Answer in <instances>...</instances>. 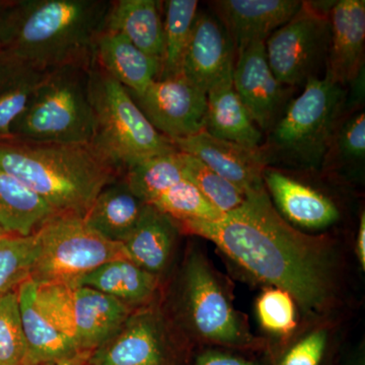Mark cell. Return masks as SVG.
<instances>
[{"mask_svg": "<svg viewBox=\"0 0 365 365\" xmlns=\"http://www.w3.org/2000/svg\"><path fill=\"white\" fill-rule=\"evenodd\" d=\"M182 281L185 314L199 337L223 345L249 342L241 319L202 255H190Z\"/></svg>", "mask_w": 365, "mask_h": 365, "instance_id": "9c48e42d", "label": "cell"}, {"mask_svg": "<svg viewBox=\"0 0 365 365\" xmlns=\"http://www.w3.org/2000/svg\"><path fill=\"white\" fill-rule=\"evenodd\" d=\"M326 344L325 331L309 334L287 352L280 365H319Z\"/></svg>", "mask_w": 365, "mask_h": 365, "instance_id": "d590c367", "label": "cell"}, {"mask_svg": "<svg viewBox=\"0 0 365 365\" xmlns=\"http://www.w3.org/2000/svg\"><path fill=\"white\" fill-rule=\"evenodd\" d=\"M197 0H168L163 2V54L158 79L181 76L182 59L188 47L197 16Z\"/></svg>", "mask_w": 365, "mask_h": 365, "instance_id": "83f0119b", "label": "cell"}, {"mask_svg": "<svg viewBox=\"0 0 365 365\" xmlns=\"http://www.w3.org/2000/svg\"><path fill=\"white\" fill-rule=\"evenodd\" d=\"M357 255L362 268H365V216H360L359 235H357Z\"/></svg>", "mask_w": 365, "mask_h": 365, "instance_id": "74e56055", "label": "cell"}, {"mask_svg": "<svg viewBox=\"0 0 365 365\" xmlns=\"http://www.w3.org/2000/svg\"><path fill=\"white\" fill-rule=\"evenodd\" d=\"M93 63L135 96L157 81L162 68L160 60L145 54L124 36L107 31L96 41Z\"/></svg>", "mask_w": 365, "mask_h": 365, "instance_id": "ffe728a7", "label": "cell"}, {"mask_svg": "<svg viewBox=\"0 0 365 365\" xmlns=\"http://www.w3.org/2000/svg\"><path fill=\"white\" fill-rule=\"evenodd\" d=\"M163 1H111L103 31L124 36L138 49L162 62L163 54Z\"/></svg>", "mask_w": 365, "mask_h": 365, "instance_id": "7402d4cb", "label": "cell"}, {"mask_svg": "<svg viewBox=\"0 0 365 365\" xmlns=\"http://www.w3.org/2000/svg\"><path fill=\"white\" fill-rule=\"evenodd\" d=\"M162 322L153 311L131 314L119 332L90 353L88 365H165Z\"/></svg>", "mask_w": 365, "mask_h": 365, "instance_id": "5bb4252c", "label": "cell"}, {"mask_svg": "<svg viewBox=\"0 0 365 365\" xmlns=\"http://www.w3.org/2000/svg\"><path fill=\"white\" fill-rule=\"evenodd\" d=\"M91 67L49 71L11 126V139L40 143L90 144L95 115L88 93Z\"/></svg>", "mask_w": 365, "mask_h": 365, "instance_id": "5b68a950", "label": "cell"}, {"mask_svg": "<svg viewBox=\"0 0 365 365\" xmlns=\"http://www.w3.org/2000/svg\"><path fill=\"white\" fill-rule=\"evenodd\" d=\"M263 182L278 212L281 211L283 218L295 225L319 230L333 225L339 218V210L330 199L280 170L266 168Z\"/></svg>", "mask_w": 365, "mask_h": 365, "instance_id": "d6986e66", "label": "cell"}, {"mask_svg": "<svg viewBox=\"0 0 365 365\" xmlns=\"http://www.w3.org/2000/svg\"><path fill=\"white\" fill-rule=\"evenodd\" d=\"M235 50V90L258 128L268 133L292 100L294 88L282 85L274 76L264 41L245 43Z\"/></svg>", "mask_w": 365, "mask_h": 365, "instance_id": "8fae6325", "label": "cell"}, {"mask_svg": "<svg viewBox=\"0 0 365 365\" xmlns=\"http://www.w3.org/2000/svg\"><path fill=\"white\" fill-rule=\"evenodd\" d=\"M59 215L39 194L0 170V228L9 235L36 234L50 218Z\"/></svg>", "mask_w": 365, "mask_h": 365, "instance_id": "484cf974", "label": "cell"}, {"mask_svg": "<svg viewBox=\"0 0 365 365\" xmlns=\"http://www.w3.org/2000/svg\"><path fill=\"white\" fill-rule=\"evenodd\" d=\"M235 45L217 16H197L193 33L182 59L181 76L206 91L234 71Z\"/></svg>", "mask_w": 365, "mask_h": 365, "instance_id": "7c38bea8", "label": "cell"}, {"mask_svg": "<svg viewBox=\"0 0 365 365\" xmlns=\"http://www.w3.org/2000/svg\"><path fill=\"white\" fill-rule=\"evenodd\" d=\"M178 223L151 205H146L140 220L123 242L132 262L158 276L167 267L176 244Z\"/></svg>", "mask_w": 365, "mask_h": 365, "instance_id": "cb8c5ba5", "label": "cell"}, {"mask_svg": "<svg viewBox=\"0 0 365 365\" xmlns=\"http://www.w3.org/2000/svg\"><path fill=\"white\" fill-rule=\"evenodd\" d=\"M88 93L96 122L91 144L123 174L144 160L177 150L129 91L95 63L88 69Z\"/></svg>", "mask_w": 365, "mask_h": 365, "instance_id": "8992f818", "label": "cell"}, {"mask_svg": "<svg viewBox=\"0 0 365 365\" xmlns=\"http://www.w3.org/2000/svg\"><path fill=\"white\" fill-rule=\"evenodd\" d=\"M157 287L158 276L123 258L98 266L79 278L72 287L93 288L131 307L148 302Z\"/></svg>", "mask_w": 365, "mask_h": 365, "instance_id": "4316f807", "label": "cell"}, {"mask_svg": "<svg viewBox=\"0 0 365 365\" xmlns=\"http://www.w3.org/2000/svg\"><path fill=\"white\" fill-rule=\"evenodd\" d=\"M178 151L200 160L245 193L264 187L265 163L258 148L222 140L206 131L172 141Z\"/></svg>", "mask_w": 365, "mask_h": 365, "instance_id": "4fadbf2b", "label": "cell"}, {"mask_svg": "<svg viewBox=\"0 0 365 365\" xmlns=\"http://www.w3.org/2000/svg\"><path fill=\"white\" fill-rule=\"evenodd\" d=\"M6 232H4V230L0 228V237H2V235H6Z\"/></svg>", "mask_w": 365, "mask_h": 365, "instance_id": "60d3db41", "label": "cell"}, {"mask_svg": "<svg viewBox=\"0 0 365 365\" xmlns=\"http://www.w3.org/2000/svg\"><path fill=\"white\" fill-rule=\"evenodd\" d=\"M195 365H255L247 360L223 354V353L209 351L203 353L197 359Z\"/></svg>", "mask_w": 365, "mask_h": 365, "instance_id": "8d00e7d4", "label": "cell"}, {"mask_svg": "<svg viewBox=\"0 0 365 365\" xmlns=\"http://www.w3.org/2000/svg\"><path fill=\"white\" fill-rule=\"evenodd\" d=\"M257 314L262 327L277 335H287L297 326L294 299L279 288H270L261 294Z\"/></svg>", "mask_w": 365, "mask_h": 365, "instance_id": "e575fe53", "label": "cell"}, {"mask_svg": "<svg viewBox=\"0 0 365 365\" xmlns=\"http://www.w3.org/2000/svg\"><path fill=\"white\" fill-rule=\"evenodd\" d=\"M181 225L215 242L257 279L287 292L306 313H319L328 306L333 273L326 242L288 225L265 186L247 192L240 207L218 220Z\"/></svg>", "mask_w": 365, "mask_h": 365, "instance_id": "6da1fadb", "label": "cell"}, {"mask_svg": "<svg viewBox=\"0 0 365 365\" xmlns=\"http://www.w3.org/2000/svg\"><path fill=\"white\" fill-rule=\"evenodd\" d=\"M185 179L194 185L220 212L227 213L240 207L246 193L211 170L208 165L188 153L179 151Z\"/></svg>", "mask_w": 365, "mask_h": 365, "instance_id": "f546056e", "label": "cell"}, {"mask_svg": "<svg viewBox=\"0 0 365 365\" xmlns=\"http://www.w3.org/2000/svg\"><path fill=\"white\" fill-rule=\"evenodd\" d=\"M232 71L225 74L206 93L207 106L204 131L216 138L247 148H260L263 132L255 123L235 91Z\"/></svg>", "mask_w": 365, "mask_h": 365, "instance_id": "44dd1931", "label": "cell"}, {"mask_svg": "<svg viewBox=\"0 0 365 365\" xmlns=\"http://www.w3.org/2000/svg\"><path fill=\"white\" fill-rule=\"evenodd\" d=\"M131 307L90 287H72L74 342L91 352L114 337L130 317Z\"/></svg>", "mask_w": 365, "mask_h": 365, "instance_id": "2e32d148", "label": "cell"}, {"mask_svg": "<svg viewBox=\"0 0 365 365\" xmlns=\"http://www.w3.org/2000/svg\"><path fill=\"white\" fill-rule=\"evenodd\" d=\"M49 71L0 49V140L11 139V126Z\"/></svg>", "mask_w": 365, "mask_h": 365, "instance_id": "d4e9b609", "label": "cell"}, {"mask_svg": "<svg viewBox=\"0 0 365 365\" xmlns=\"http://www.w3.org/2000/svg\"><path fill=\"white\" fill-rule=\"evenodd\" d=\"M38 255L37 235L0 237V297L31 279Z\"/></svg>", "mask_w": 365, "mask_h": 365, "instance_id": "4dcf8cb0", "label": "cell"}, {"mask_svg": "<svg viewBox=\"0 0 365 365\" xmlns=\"http://www.w3.org/2000/svg\"><path fill=\"white\" fill-rule=\"evenodd\" d=\"M329 19L331 41L325 76L345 86L364 68L365 1H336Z\"/></svg>", "mask_w": 365, "mask_h": 365, "instance_id": "9a60e30c", "label": "cell"}, {"mask_svg": "<svg viewBox=\"0 0 365 365\" xmlns=\"http://www.w3.org/2000/svg\"><path fill=\"white\" fill-rule=\"evenodd\" d=\"M26 344L16 290L0 297V365H26Z\"/></svg>", "mask_w": 365, "mask_h": 365, "instance_id": "836d02e7", "label": "cell"}, {"mask_svg": "<svg viewBox=\"0 0 365 365\" xmlns=\"http://www.w3.org/2000/svg\"><path fill=\"white\" fill-rule=\"evenodd\" d=\"M146 205L121 177L100 192L83 220L106 239L123 244L140 220Z\"/></svg>", "mask_w": 365, "mask_h": 365, "instance_id": "603a6c76", "label": "cell"}, {"mask_svg": "<svg viewBox=\"0 0 365 365\" xmlns=\"http://www.w3.org/2000/svg\"><path fill=\"white\" fill-rule=\"evenodd\" d=\"M365 160V115L364 111L343 118L334 132L323 165L360 169Z\"/></svg>", "mask_w": 365, "mask_h": 365, "instance_id": "d6a6232c", "label": "cell"}, {"mask_svg": "<svg viewBox=\"0 0 365 365\" xmlns=\"http://www.w3.org/2000/svg\"><path fill=\"white\" fill-rule=\"evenodd\" d=\"M131 97L150 124L170 141L205 130L206 91L182 76L157 79L141 95Z\"/></svg>", "mask_w": 365, "mask_h": 365, "instance_id": "30bf717a", "label": "cell"}, {"mask_svg": "<svg viewBox=\"0 0 365 365\" xmlns=\"http://www.w3.org/2000/svg\"><path fill=\"white\" fill-rule=\"evenodd\" d=\"M346 91L345 86L327 76L307 81L302 93L290 100L259 148L266 167L322 168L334 132L347 116Z\"/></svg>", "mask_w": 365, "mask_h": 365, "instance_id": "277c9868", "label": "cell"}, {"mask_svg": "<svg viewBox=\"0 0 365 365\" xmlns=\"http://www.w3.org/2000/svg\"><path fill=\"white\" fill-rule=\"evenodd\" d=\"M26 344V365H52L81 353L41 307L37 283L28 279L16 289Z\"/></svg>", "mask_w": 365, "mask_h": 365, "instance_id": "ac0fdd59", "label": "cell"}, {"mask_svg": "<svg viewBox=\"0 0 365 365\" xmlns=\"http://www.w3.org/2000/svg\"><path fill=\"white\" fill-rule=\"evenodd\" d=\"M91 352H81L68 359L60 360L52 365H88V359Z\"/></svg>", "mask_w": 365, "mask_h": 365, "instance_id": "f35d334b", "label": "cell"}, {"mask_svg": "<svg viewBox=\"0 0 365 365\" xmlns=\"http://www.w3.org/2000/svg\"><path fill=\"white\" fill-rule=\"evenodd\" d=\"M36 235L38 255L31 279L39 284L56 283L72 287L98 266L116 259H129L123 244L98 234L83 216L55 215Z\"/></svg>", "mask_w": 365, "mask_h": 365, "instance_id": "52a82bcc", "label": "cell"}, {"mask_svg": "<svg viewBox=\"0 0 365 365\" xmlns=\"http://www.w3.org/2000/svg\"><path fill=\"white\" fill-rule=\"evenodd\" d=\"M148 205L170 216L178 225L194 220H216L223 215L186 179L170 187Z\"/></svg>", "mask_w": 365, "mask_h": 365, "instance_id": "1f68e13d", "label": "cell"}, {"mask_svg": "<svg viewBox=\"0 0 365 365\" xmlns=\"http://www.w3.org/2000/svg\"><path fill=\"white\" fill-rule=\"evenodd\" d=\"M122 177L146 204L185 179L178 150L136 163L125 170Z\"/></svg>", "mask_w": 365, "mask_h": 365, "instance_id": "f1b7e54d", "label": "cell"}, {"mask_svg": "<svg viewBox=\"0 0 365 365\" xmlns=\"http://www.w3.org/2000/svg\"><path fill=\"white\" fill-rule=\"evenodd\" d=\"M0 170L39 194L59 215L85 216L100 192L123 176L93 144L0 140Z\"/></svg>", "mask_w": 365, "mask_h": 365, "instance_id": "3957f363", "label": "cell"}, {"mask_svg": "<svg viewBox=\"0 0 365 365\" xmlns=\"http://www.w3.org/2000/svg\"><path fill=\"white\" fill-rule=\"evenodd\" d=\"M9 4V1H7V0H0V48H1L2 40H4V21H6V14Z\"/></svg>", "mask_w": 365, "mask_h": 365, "instance_id": "ab89813d", "label": "cell"}, {"mask_svg": "<svg viewBox=\"0 0 365 365\" xmlns=\"http://www.w3.org/2000/svg\"><path fill=\"white\" fill-rule=\"evenodd\" d=\"M110 6L107 0H11L0 49L44 71L91 67Z\"/></svg>", "mask_w": 365, "mask_h": 365, "instance_id": "7a4b0ae2", "label": "cell"}, {"mask_svg": "<svg viewBox=\"0 0 365 365\" xmlns=\"http://www.w3.org/2000/svg\"><path fill=\"white\" fill-rule=\"evenodd\" d=\"M329 14L302 1L299 11L265 41L269 66L282 85H306L326 69L331 41Z\"/></svg>", "mask_w": 365, "mask_h": 365, "instance_id": "ba28073f", "label": "cell"}, {"mask_svg": "<svg viewBox=\"0 0 365 365\" xmlns=\"http://www.w3.org/2000/svg\"><path fill=\"white\" fill-rule=\"evenodd\" d=\"M213 4L235 49L252 41L265 42L302 6L299 0H220Z\"/></svg>", "mask_w": 365, "mask_h": 365, "instance_id": "e0dca14e", "label": "cell"}]
</instances>
